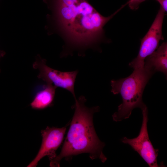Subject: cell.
<instances>
[{"mask_svg": "<svg viewBox=\"0 0 167 167\" xmlns=\"http://www.w3.org/2000/svg\"><path fill=\"white\" fill-rule=\"evenodd\" d=\"M51 13L47 16L48 33H56L64 44L61 57L76 51L84 56L89 49H96L105 41L103 27L122 9L105 17L99 13L88 0H43Z\"/></svg>", "mask_w": 167, "mask_h": 167, "instance_id": "1", "label": "cell"}, {"mask_svg": "<svg viewBox=\"0 0 167 167\" xmlns=\"http://www.w3.org/2000/svg\"><path fill=\"white\" fill-rule=\"evenodd\" d=\"M75 98V111L66 137L60 154L50 161V167H59L62 159L69 160L84 153L88 154L92 160L99 159L103 163L107 160L103 152L105 144L98 137L93 123V115L99 107H87L84 96Z\"/></svg>", "mask_w": 167, "mask_h": 167, "instance_id": "2", "label": "cell"}, {"mask_svg": "<svg viewBox=\"0 0 167 167\" xmlns=\"http://www.w3.org/2000/svg\"><path fill=\"white\" fill-rule=\"evenodd\" d=\"M154 73L144 66L135 69L129 76L111 81V92L114 94H120L122 102L117 112L112 115L113 121L119 122L128 118L132 110L141 109L145 105L142 101L145 87Z\"/></svg>", "mask_w": 167, "mask_h": 167, "instance_id": "3", "label": "cell"}, {"mask_svg": "<svg viewBox=\"0 0 167 167\" xmlns=\"http://www.w3.org/2000/svg\"><path fill=\"white\" fill-rule=\"evenodd\" d=\"M142 123L138 136L133 139L124 137L121 139V142L130 145L136 152L150 167L161 166L157 163V157L159 150L155 149L149 137L147 129L148 121V109L145 105L141 109Z\"/></svg>", "mask_w": 167, "mask_h": 167, "instance_id": "4", "label": "cell"}, {"mask_svg": "<svg viewBox=\"0 0 167 167\" xmlns=\"http://www.w3.org/2000/svg\"><path fill=\"white\" fill-rule=\"evenodd\" d=\"M165 11L160 6L148 31L141 40L139 52L137 57L129 63L134 69L144 67L145 58L158 48L161 40L164 39L162 27Z\"/></svg>", "mask_w": 167, "mask_h": 167, "instance_id": "5", "label": "cell"}, {"mask_svg": "<svg viewBox=\"0 0 167 167\" xmlns=\"http://www.w3.org/2000/svg\"><path fill=\"white\" fill-rule=\"evenodd\" d=\"M46 62V60L41 58L39 54L36 56L32 67L33 69L39 71L38 78L46 84L66 90L75 98L74 85L78 71H61L50 67Z\"/></svg>", "mask_w": 167, "mask_h": 167, "instance_id": "6", "label": "cell"}, {"mask_svg": "<svg viewBox=\"0 0 167 167\" xmlns=\"http://www.w3.org/2000/svg\"><path fill=\"white\" fill-rule=\"evenodd\" d=\"M67 126L60 128L47 126L41 131L42 141L40 148L35 157L27 167H36L45 156H48L50 161L56 156V151L62 142Z\"/></svg>", "mask_w": 167, "mask_h": 167, "instance_id": "7", "label": "cell"}, {"mask_svg": "<svg viewBox=\"0 0 167 167\" xmlns=\"http://www.w3.org/2000/svg\"><path fill=\"white\" fill-rule=\"evenodd\" d=\"M144 66L155 73L160 71L167 74V43H163L156 51L144 60Z\"/></svg>", "mask_w": 167, "mask_h": 167, "instance_id": "8", "label": "cell"}, {"mask_svg": "<svg viewBox=\"0 0 167 167\" xmlns=\"http://www.w3.org/2000/svg\"><path fill=\"white\" fill-rule=\"evenodd\" d=\"M56 88L52 84H47L39 86L30 104L32 108L39 110L50 106L54 101Z\"/></svg>", "mask_w": 167, "mask_h": 167, "instance_id": "9", "label": "cell"}, {"mask_svg": "<svg viewBox=\"0 0 167 167\" xmlns=\"http://www.w3.org/2000/svg\"><path fill=\"white\" fill-rule=\"evenodd\" d=\"M146 0H129L126 3L131 10H136L139 8V4Z\"/></svg>", "mask_w": 167, "mask_h": 167, "instance_id": "10", "label": "cell"}, {"mask_svg": "<svg viewBox=\"0 0 167 167\" xmlns=\"http://www.w3.org/2000/svg\"><path fill=\"white\" fill-rule=\"evenodd\" d=\"M158 2L165 12L167 11V0H155Z\"/></svg>", "mask_w": 167, "mask_h": 167, "instance_id": "11", "label": "cell"}, {"mask_svg": "<svg viewBox=\"0 0 167 167\" xmlns=\"http://www.w3.org/2000/svg\"><path fill=\"white\" fill-rule=\"evenodd\" d=\"M5 54V53L3 51H0V59L1 58L3 57Z\"/></svg>", "mask_w": 167, "mask_h": 167, "instance_id": "12", "label": "cell"}]
</instances>
